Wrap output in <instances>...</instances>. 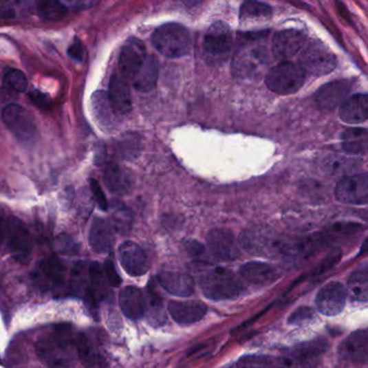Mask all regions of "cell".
Here are the masks:
<instances>
[{
  "instance_id": "15",
  "label": "cell",
  "mask_w": 368,
  "mask_h": 368,
  "mask_svg": "<svg viewBox=\"0 0 368 368\" xmlns=\"http://www.w3.org/2000/svg\"><path fill=\"white\" fill-rule=\"evenodd\" d=\"M305 43H306V37L301 30H280L273 37V56L280 61L288 60L301 50Z\"/></svg>"
},
{
  "instance_id": "44",
  "label": "cell",
  "mask_w": 368,
  "mask_h": 368,
  "mask_svg": "<svg viewBox=\"0 0 368 368\" xmlns=\"http://www.w3.org/2000/svg\"><path fill=\"white\" fill-rule=\"evenodd\" d=\"M30 98L33 102L34 105L37 106L41 109H49L51 107V100L47 94L41 92V91L34 90L30 93Z\"/></svg>"
},
{
  "instance_id": "13",
  "label": "cell",
  "mask_w": 368,
  "mask_h": 368,
  "mask_svg": "<svg viewBox=\"0 0 368 368\" xmlns=\"http://www.w3.org/2000/svg\"><path fill=\"white\" fill-rule=\"evenodd\" d=\"M352 90L350 80H337L322 85L316 94L314 100L321 111H331L341 105L348 98Z\"/></svg>"
},
{
  "instance_id": "20",
  "label": "cell",
  "mask_w": 368,
  "mask_h": 368,
  "mask_svg": "<svg viewBox=\"0 0 368 368\" xmlns=\"http://www.w3.org/2000/svg\"><path fill=\"white\" fill-rule=\"evenodd\" d=\"M168 310L176 323L193 324L206 316L208 308L198 301H172L169 303Z\"/></svg>"
},
{
  "instance_id": "10",
  "label": "cell",
  "mask_w": 368,
  "mask_h": 368,
  "mask_svg": "<svg viewBox=\"0 0 368 368\" xmlns=\"http://www.w3.org/2000/svg\"><path fill=\"white\" fill-rule=\"evenodd\" d=\"M208 246L210 254L217 261H229L240 255L239 242L228 229L216 228L208 235Z\"/></svg>"
},
{
  "instance_id": "25",
  "label": "cell",
  "mask_w": 368,
  "mask_h": 368,
  "mask_svg": "<svg viewBox=\"0 0 368 368\" xmlns=\"http://www.w3.org/2000/svg\"><path fill=\"white\" fill-rule=\"evenodd\" d=\"M91 108H92L93 117L96 119L100 128L109 130L115 125L116 117L111 108L108 94L104 91H96L93 93L91 98Z\"/></svg>"
},
{
  "instance_id": "41",
  "label": "cell",
  "mask_w": 368,
  "mask_h": 368,
  "mask_svg": "<svg viewBox=\"0 0 368 368\" xmlns=\"http://www.w3.org/2000/svg\"><path fill=\"white\" fill-rule=\"evenodd\" d=\"M91 193H92L93 198L96 200L98 208L102 210H108L107 199H106L105 193L103 189L100 187V184L96 180H90Z\"/></svg>"
},
{
  "instance_id": "23",
  "label": "cell",
  "mask_w": 368,
  "mask_h": 368,
  "mask_svg": "<svg viewBox=\"0 0 368 368\" xmlns=\"http://www.w3.org/2000/svg\"><path fill=\"white\" fill-rule=\"evenodd\" d=\"M37 279L45 288H58L65 279V267L58 258H45L38 266Z\"/></svg>"
},
{
  "instance_id": "2",
  "label": "cell",
  "mask_w": 368,
  "mask_h": 368,
  "mask_svg": "<svg viewBox=\"0 0 368 368\" xmlns=\"http://www.w3.org/2000/svg\"><path fill=\"white\" fill-rule=\"evenodd\" d=\"M38 356L41 361L51 368L67 367L75 360V339H72L70 333L62 327L48 335H43L37 341Z\"/></svg>"
},
{
  "instance_id": "21",
  "label": "cell",
  "mask_w": 368,
  "mask_h": 368,
  "mask_svg": "<svg viewBox=\"0 0 368 368\" xmlns=\"http://www.w3.org/2000/svg\"><path fill=\"white\" fill-rule=\"evenodd\" d=\"M240 274L246 282L255 286H267L280 278V273L268 263L250 261L240 268Z\"/></svg>"
},
{
  "instance_id": "3",
  "label": "cell",
  "mask_w": 368,
  "mask_h": 368,
  "mask_svg": "<svg viewBox=\"0 0 368 368\" xmlns=\"http://www.w3.org/2000/svg\"><path fill=\"white\" fill-rule=\"evenodd\" d=\"M203 295L210 301H228L240 295L241 285L230 270L221 267L206 269L199 276Z\"/></svg>"
},
{
  "instance_id": "24",
  "label": "cell",
  "mask_w": 368,
  "mask_h": 368,
  "mask_svg": "<svg viewBox=\"0 0 368 368\" xmlns=\"http://www.w3.org/2000/svg\"><path fill=\"white\" fill-rule=\"evenodd\" d=\"M91 248L98 253H105L113 246V228L111 224L103 218H96L91 226L89 235Z\"/></svg>"
},
{
  "instance_id": "29",
  "label": "cell",
  "mask_w": 368,
  "mask_h": 368,
  "mask_svg": "<svg viewBox=\"0 0 368 368\" xmlns=\"http://www.w3.org/2000/svg\"><path fill=\"white\" fill-rule=\"evenodd\" d=\"M158 62L153 56H147L143 66L133 78L132 83L134 88L140 92H149L155 87L158 80Z\"/></svg>"
},
{
  "instance_id": "46",
  "label": "cell",
  "mask_w": 368,
  "mask_h": 368,
  "mask_svg": "<svg viewBox=\"0 0 368 368\" xmlns=\"http://www.w3.org/2000/svg\"><path fill=\"white\" fill-rule=\"evenodd\" d=\"M83 54H85V50H83V45L80 41L75 39L69 49H68V56L73 60L77 61V62H81L83 61Z\"/></svg>"
},
{
  "instance_id": "14",
  "label": "cell",
  "mask_w": 368,
  "mask_h": 368,
  "mask_svg": "<svg viewBox=\"0 0 368 368\" xmlns=\"http://www.w3.org/2000/svg\"><path fill=\"white\" fill-rule=\"evenodd\" d=\"M232 47L231 30L226 23L216 22L210 25L204 37L203 48L210 58H219L230 52Z\"/></svg>"
},
{
  "instance_id": "26",
  "label": "cell",
  "mask_w": 368,
  "mask_h": 368,
  "mask_svg": "<svg viewBox=\"0 0 368 368\" xmlns=\"http://www.w3.org/2000/svg\"><path fill=\"white\" fill-rule=\"evenodd\" d=\"M339 116L347 123H362L367 120L368 98L366 94H356L340 105Z\"/></svg>"
},
{
  "instance_id": "49",
  "label": "cell",
  "mask_w": 368,
  "mask_h": 368,
  "mask_svg": "<svg viewBox=\"0 0 368 368\" xmlns=\"http://www.w3.org/2000/svg\"><path fill=\"white\" fill-rule=\"evenodd\" d=\"M106 151L104 149V146H100V148H98V151L96 153V162L98 166H102L105 160Z\"/></svg>"
},
{
  "instance_id": "5",
  "label": "cell",
  "mask_w": 368,
  "mask_h": 368,
  "mask_svg": "<svg viewBox=\"0 0 368 368\" xmlns=\"http://www.w3.org/2000/svg\"><path fill=\"white\" fill-rule=\"evenodd\" d=\"M305 78L306 73L299 64L282 62L269 70L266 76V83L272 92L280 96H290L303 87Z\"/></svg>"
},
{
  "instance_id": "22",
  "label": "cell",
  "mask_w": 368,
  "mask_h": 368,
  "mask_svg": "<svg viewBox=\"0 0 368 368\" xmlns=\"http://www.w3.org/2000/svg\"><path fill=\"white\" fill-rule=\"evenodd\" d=\"M121 311L127 318L136 321L145 316L146 299L136 286H127L119 294Z\"/></svg>"
},
{
  "instance_id": "47",
  "label": "cell",
  "mask_w": 368,
  "mask_h": 368,
  "mask_svg": "<svg viewBox=\"0 0 368 368\" xmlns=\"http://www.w3.org/2000/svg\"><path fill=\"white\" fill-rule=\"evenodd\" d=\"M340 257V252H339L338 250H334L333 253L329 254V255L327 256V258H326L325 261H324L323 263H322V265L320 266L318 273L325 272L327 269L332 268L333 266L336 265V263H338Z\"/></svg>"
},
{
  "instance_id": "36",
  "label": "cell",
  "mask_w": 368,
  "mask_h": 368,
  "mask_svg": "<svg viewBox=\"0 0 368 368\" xmlns=\"http://www.w3.org/2000/svg\"><path fill=\"white\" fill-rule=\"evenodd\" d=\"M140 138L134 134H125L116 142L115 151L120 158L132 160L140 153Z\"/></svg>"
},
{
  "instance_id": "48",
  "label": "cell",
  "mask_w": 368,
  "mask_h": 368,
  "mask_svg": "<svg viewBox=\"0 0 368 368\" xmlns=\"http://www.w3.org/2000/svg\"><path fill=\"white\" fill-rule=\"evenodd\" d=\"M186 250L193 256H200L204 250V246L199 243L198 241H188L186 242Z\"/></svg>"
},
{
  "instance_id": "37",
  "label": "cell",
  "mask_w": 368,
  "mask_h": 368,
  "mask_svg": "<svg viewBox=\"0 0 368 368\" xmlns=\"http://www.w3.org/2000/svg\"><path fill=\"white\" fill-rule=\"evenodd\" d=\"M271 12L270 6L257 1H248L241 8L240 18L241 20L269 18Z\"/></svg>"
},
{
  "instance_id": "1",
  "label": "cell",
  "mask_w": 368,
  "mask_h": 368,
  "mask_svg": "<svg viewBox=\"0 0 368 368\" xmlns=\"http://www.w3.org/2000/svg\"><path fill=\"white\" fill-rule=\"evenodd\" d=\"M238 242L248 253L266 257H299L316 246L312 240L284 238L263 226L246 229L241 233Z\"/></svg>"
},
{
  "instance_id": "17",
  "label": "cell",
  "mask_w": 368,
  "mask_h": 368,
  "mask_svg": "<svg viewBox=\"0 0 368 368\" xmlns=\"http://www.w3.org/2000/svg\"><path fill=\"white\" fill-rule=\"evenodd\" d=\"M107 94L111 108L117 117H122L130 113L132 109L130 87L122 76L119 74L111 76Z\"/></svg>"
},
{
  "instance_id": "39",
  "label": "cell",
  "mask_w": 368,
  "mask_h": 368,
  "mask_svg": "<svg viewBox=\"0 0 368 368\" xmlns=\"http://www.w3.org/2000/svg\"><path fill=\"white\" fill-rule=\"evenodd\" d=\"M75 348L77 356L80 358L83 365L89 366L93 365L96 362V354L92 345L89 343L88 339L85 335L80 334L75 338Z\"/></svg>"
},
{
  "instance_id": "11",
  "label": "cell",
  "mask_w": 368,
  "mask_h": 368,
  "mask_svg": "<svg viewBox=\"0 0 368 368\" xmlns=\"http://www.w3.org/2000/svg\"><path fill=\"white\" fill-rule=\"evenodd\" d=\"M147 54L145 45L136 38H131L123 45L119 58V68L121 76L125 80H132L138 70L143 66Z\"/></svg>"
},
{
  "instance_id": "7",
  "label": "cell",
  "mask_w": 368,
  "mask_h": 368,
  "mask_svg": "<svg viewBox=\"0 0 368 368\" xmlns=\"http://www.w3.org/2000/svg\"><path fill=\"white\" fill-rule=\"evenodd\" d=\"M3 123L15 138L24 144H30L37 138V127L25 108L18 104H9L1 113Z\"/></svg>"
},
{
  "instance_id": "18",
  "label": "cell",
  "mask_w": 368,
  "mask_h": 368,
  "mask_svg": "<svg viewBox=\"0 0 368 368\" xmlns=\"http://www.w3.org/2000/svg\"><path fill=\"white\" fill-rule=\"evenodd\" d=\"M339 356L354 364H366L368 358L367 332H354L339 345Z\"/></svg>"
},
{
  "instance_id": "4",
  "label": "cell",
  "mask_w": 368,
  "mask_h": 368,
  "mask_svg": "<svg viewBox=\"0 0 368 368\" xmlns=\"http://www.w3.org/2000/svg\"><path fill=\"white\" fill-rule=\"evenodd\" d=\"M151 41L153 47L166 58H182L191 52V34L185 26L177 23H169L157 28L151 36Z\"/></svg>"
},
{
  "instance_id": "32",
  "label": "cell",
  "mask_w": 368,
  "mask_h": 368,
  "mask_svg": "<svg viewBox=\"0 0 368 368\" xmlns=\"http://www.w3.org/2000/svg\"><path fill=\"white\" fill-rule=\"evenodd\" d=\"M266 51L263 49H250L241 53L240 56L236 60L237 69L241 73H254L261 66L265 65Z\"/></svg>"
},
{
  "instance_id": "40",
  "label": "cell",
  "mask_w": 368,
  "mask_h": 368,
  "mask_svg": "<svg viewBox=\"0 0 368 368\" xmlns=\"http://www.w3.org/2000/svg\"><path fill=\"white\" fill-rule=\"evenodd\" d=\"M3 85L6 88L15 92H26L28 90V78L19 69H9L3 76Z\"/></svg>"
},
{
  "instance_id": "42",
  "label": "cell",
  "mask_w": 368,
  "mask_h": 368,
  "mask_svg": "<svg viewBox=\"0 0 368 368\" xmlns=\"http://www.w3.org/2000/svg\"><path fill=\"white\" fill-rule=\"evenodd\" d=\"M313 310L309 307H301L297 310L292 313L291 316L288 318L290 324H301L307 321H310L313 318Z\"/></svg>"
},
{
  "instance_id": "8",
  "label": "cell",
  "mask_w": 368,
  "mask_h": 368,
  "mask_svg": "<svg viewBox=\"0 0 368 368\" xmlns=\"http://www.w3.org/2000/svg\"><path fill=\"white\" fill-rule=\"evenodd\" d=\"M11 255L18 261H28L33 250V240L25 225L15 217L6 219L5 237Z\"/></svg>"
},
{
  "instance_id": "19",
  "label": "cell",
  "mask_w": 368,
  "mask_h": 368,
  "mask_svg": "<svg viewBox=\"0 0 368 368\" xmlns=\"http://www.w3.org/2000/svg\"><path fill=\"white\" fill-rule=\"evenodd\" d=\"M158 280L160 285L168 293L177 297H188L195 292V281L193 277L183 271H160Z\"/></svg>"
},
{
  "instance_id": "6",
  "label": "cell",
  "mask_w": 368,
  "mask_h": 368,
  "mask_svg": "<svg viewBox=\"0 0 368 368\" xmlns=\"http://www.w3.org/2000/svg\"><path fill=\"white\" fill-rule=\"evenodd\" d=\"M299 65L305 73L309 72L314 76H324L335 69L337 58L324 43L309 41L299 51Z\"/></svg>"
},
{
  "instance_id": "16",
  "label": "cell",
  "mask_w": 368,
  "mask_h": 368,
  "mask_svg": "<svg viewBox=\"0 0 368 368\" xmlns=\"http://www.w3.org/2000/svg\"><path fill=\"white\" fill-rule=\"evenodd\" d=\"M119 259L123 269L132 277L143 276L149 269L148 258L143 248L132 241L121 244Z\"/></svg>"
},
{
  "instance_id": "9",
  "label": "cell",
  "mask_w": 368,
  "mask_h": 368,
  "mask_svg": "<svg viewBox=\"0 0 368 368\" xmlns=\"http://www.w3.org/2000/svg\"><path fill=\"white\" fill-rule=\"evenodd\" d=\"M336 198L339 202L356 206H365L368 201L367 173L345 176L335 188Z\"/></svg>"
},
{
  "instance_id": "34",
  "label": "cell",
  "mask_w": 368,
  "mask_h": 368,
  "mask_svg": "<svg viewBox=\"0 0 368 368\" xmlns=\"http://www.w3.org/2000/svg\"><path fill=\"white\" fill-rule=\"evenodd\" d=\"M351 296L360 303H366L368 299L367 268L358 269L351 274L348 281Z\"/></svg>"
},
{
  "instance_id": "45",
  "label": "cell",
  "mask_w": 368,
  "mask_h": 368,
  "mask_svg": "<svg viewBox=\"0 0 368 368\" xmlns=\"http://www.w3.org/2000/svg\"><path fill=\"white\" fill-rule=\"evenodd\" d=\"M56 248L58 252L64 254H74L77 252V246L73 239L68 236H60L56 240Z\"/></svg>"
},
{
  "instance_id": "31",
  "label": "cell",
  "mask_w": 368,
  "mask_h": 368,
  "mask_svg": "<svg viewBox=\"0 0 368 368\" xmlns=\"http://www.w3.org/2000/svg\"><path fill=\"white\" fill-rule=\"evenodd\" d=\"M145 313H147L148 321L151 325L160 326L166 323V316L162 299L155 291V288H149L148 290Z\"/></svg>"
},
{
  "instance_id": "27",
  "label": "cell",
  "mask_w": 368,
  "mask_h": 368,
  "mask_svg": "<svg viewBox=\"0 0 368 368\" xmlns=\"http://www.w3.org/2000/svg\"><path fill=\"white\" fill-rule=\"evenodd\" d=\"M104 180L106 186L111 193L116 195H123L128 193L131 189V177L128 171L118 163H108L104 172Z\"/></svg>"
},
{
  "instance_id": "35",
  "label": "cell",
  "mask_w": 368,
  "mask_h": 368,
  "mask_svg": "<svg viewBox=\"0 0 368 368\" xmlns=\"http://www.w3.org/2000/svg\"><path fill=\"white\" fill-rule=\"evenodd\" d=\"M113 213V228L121 235H128L132 227V213L120 201L115 200L111 203Z\"/></svg>"
},
{
  "instance_id": "12",
  "label": "cell",
  "mask_w": 368,
  "mask_h": 368,
  "mask_svg": "<svg viewBox=\"0 0 368 368\" xmlns=\"http://www.w3.org/2000/svg\"><path fill=\"white\" fill-rule=\"evenodd\" d=\"M347 291L339 282H331L321 288L316 295V305L322 314L335 316L346 305Z\"/></svg>"
},
{
  "instance_id": "38",
  "label": "cell",
  "mask_w": 368,
  "mask_h": 368,
  "mask_svg": "<svg viewBox=\"0 0 368 368\" xmlns=\"http://www.w3.org/2000/svg\"><path fill=\"white\" fill-rule=\"evenodd\" d=\"M38 14L47 21H58L67 12V8L60 1H45L38 5Z\"/></svg>"
},
{
  "instance_id": "43",
  "label": "cell",
  "mask_w": 368,
  "mask_h": 368,
  "mask_svg": "<svg viewBox=\"0 0 368 368\" xmlns=\"http://www.w3.org/2000/svg\"><path fill=\"white\" fill-rule=\"evenodd\" d=\"M103 271L109 285L113 286V288H117V286L120 285V276H119L118 272L116 270L115 265H113L111 259H108V261H106L105 266L103 267Z\"/></svg>"
},
{
  "instance_id": "28",
  "label": "cell",
  "mask_w": 368,
  "mask_h": 368,
  "mask_svg": "<svg viewBox=\"0 0 368 368\" xmlns=\"http://www.w3.org/2000/svg\"><path fill=\"white\" fill-rule=\"evenodd\" d=\"M236 368H299L290 354L285 356H252L241 358Z\"/></svg>"
},
{
  "instance_id": "50",
  "label": "cell",
  "mask_w": 368,
  "mask_h": 368,
  "mask_svg": "<svg viewBox=\"0 0 368 368\" xmlns=\"http://www.w3.org/2000/svg\"><path fill=\"white\" fill-rule=\"evenodd\" d=\"M5 226H6V219L0 213V242L3 240V237H5Z\"/></svg>"
},
{
  "instance_id": "33",
  "label": "cell",
  "mask_w": 368,
  "mask_h": 368,
  "mask_svg": "<svg viewBox=\"0 0 368 368\" xmlns=\"http://www.w3.org/2000/svg\"><path fill=\"white\" fill-rule=\"evenodd\" d=\"M89 272H90V283L91 288H92L89 293L91 297L94 299H100V301L107 299L108 294H109L108 291L109 283L104 274L103 268L98 263H94L90 266Z\"/></svg>"
},
{
  "instance_id": "30",
  "label": "cell",
  "mask_w": 368,
  "mask_h": 368,
  "mask_svg": "<svg viewBox=\"0 0 368 368\" xmlns=\"http://www.w3.org/2000/svg\"><path fill=\"white\" fill-rule=\"evenodd\" d=\"M343 149L350 155H361L367 148V131L365 129H349L341 136Z\"/></svg>"
}]
</instances>
